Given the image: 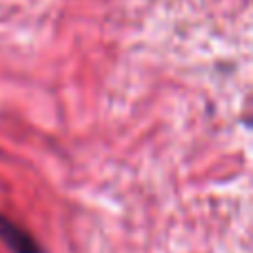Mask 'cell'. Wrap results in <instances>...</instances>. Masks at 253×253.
Returning a JSON list of instances; mask_svg holds the SVG:
<instances>
[{
    "instance_id": "1",
    "label": "cell",
    "mask_w": 253,
    "mask_h": 253,
    "mask_svg": "<svg viewBox=\"0 0 253 253\" xmlns=\"http://www.w3.org/2000/svg\"><path fill=\"white\" fill-rule=\"evenodd\" d=\"M0 240L11 249V253H42L40 245L22 227L13 224L9 218L0 215Z\"/></svg>"
}]
</instances>
